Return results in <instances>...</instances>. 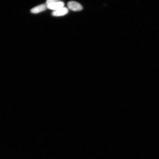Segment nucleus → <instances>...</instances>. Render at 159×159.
Segmentation results:
<instances>
[{
    "instance_id": "nucleus-1",
    "label": "nucleus",
    "mask_w": 159,
    "mask_h": 159,
    "mask_svg": "<svg viewBox=\"0 0 159 159\" xmlns=\"http://www.w3.org/2000/svg\"><path fill=\"white\" fill-rule=\"evenodd\" d=\"M68 8L73 11H80L83 9L82 6L76 2L71 1L67 3Z\"/></svg>"
},
{
    "instance_id": "nucleus-2",
    "label": "nucleus",
    "mask_w": 159,
    "mask_h": 159,
    "mask_svg": "<svg viewBox=\"0 0 159 159\" xmlns=\"http://www.w3.org/2000/svg\"><path fill=\"white\" fill-rule=\"evenodd\" d=\"M64 2L61 1L58 2L50 3L47 5V8L55 11L64 7Z\"/></svg>"
},
{
    "instance_id": "nucleus-3",
    "label": "nucleus",
    "mask_w": 159,
    "mask_h": 159,
    "mask_svg": "<svg viewBox=\"0 0 159 159\" xmlns=\"http://www.w3.org/2000/svg\"><path fill=\"white\" fill-rule=\"evenodd\" d=\"M68 9L66 7H63L61 9L53 11L52 14L54 16H61L66 15L68 13Z\"/></svg>"
},
{
    "instance_id": "nucleus-4",
    "label": "nucleus",
    "mask_w": 159,
    "mask_h": 159,
    "mask_svg": "<svg viewBox=\"0 0 159 159\" xmlns=\"http://www.w3.org/2000/svg\"><path fill=\"white\" fill-rule=\"evenodd\" d=\"M47 8V5L46 4H43L37 6L31 10V13L34 14H37L44 11Z\"/></svg>"
},
{
    "instance_id": "nucleus-5",
    "label": "nucleus",
    "mask_w": 159,
    "mask_h": 159,
    "mask_svg": "<svg viewBox=\"0 0 159 159\" xmlns=\"http://www.w3.org/2000/svg\"><path fill=\"white\" fill-rule=\"evenodd\" d=\"M61 1V0H47L46 1V4L48 5L49 4L58 2Z\"/></svg>"
}]
</instances>
